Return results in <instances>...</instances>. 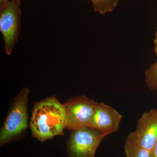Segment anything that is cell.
<instances>
[{
	"label": "cell",
	"mask_w": 157,
	"mask_h": 157,
	"mask_svg": "<svg viewBox=\"0 0 157 157\" xmlns=\"http://www.w3.org/2000/svg\"><path fill=\"white\" fill-rule=\"evenodd\" d=\"M30 128L32 137L41 143L56 136H63L66 128L63 104L54 95L35 103Z\"/></svg>",
	"instance_id": "6da1fadb"
},
{
	"label": "cell",
	"mask_w": 157,
	"mask_h": 157,
	"mask_svg": "<svg viewBox=\"0 0 157 157\" xmlns=\"http://www.w3.org/2000/svg\"><path fill=\"white\" fill-rule=\"evenodd\" d=\"M30 90L24 87L13 102L0 132V146L22 139L27 128L28 103Z\"/></svg>",
	"instance_id": "7a4b0ae2"
},
{
	"label": "cell",
	"mask_w": 157,
	"mask_h": 157,
	"mask_svg": "<svg viewBox=\"0 0 157 157\" xmlns=\"http://www.w3.org/2000/svg\"><path fill=\"white\" fill-rule=\"evenodd\" d=\"M107 136L89 127L72 131L67 141L68 157H95L98 146Z\"/></svg>",
	"instance_id": "3957f363"
},
{
	"label": "cell",
	"mask_w": 157,
	"mask_h": 157,
	"mask_svg": "<svg viewBox=\"0 0 157 157\" xmlns=\"http://www.w3.org/2000/svg\"><path fill=\"white\" fill-rule=\"evenodd\" d=\"M98 102L84 95L71 98L63 104L66 128L74 131L89 127Z\"/></svg>",
	"instance_id": "277c9868"
},
{
	"label": "cell",
	"mask_w": 157,
	"mask_h": 157,
	"mask_svg": "<svg viewBox=\"0 0 157 157\" xmlns=\"http://www.w3.org/2000/svg\"><path fill=\"white\" fill-rule=\"evenodd\" d=\"M20 6L12 2L0 3V31L8 56L12 53L19 36L22 15Z\"/></svg>",
	"instance_id": "5b68a950"
},
{
	"label": "cell",
	"mask_w": 157,
	"mask_h": 157,
	"mask_svg": "<svg viewBox=\"0 0 157 157\" xmlns=\"http://www.w3.org/2000/svg\"><path fill=\"white\" fill-rule=\"evenodd\" d=\"M126 140L150 151L157 141V109L144 113Z\"/></svg>",
	"instance_id": "8992f818"
},
{
	"label": "cell",
	"mask_w": 157,
	"mask_h": 157,
	"mask_svg": "<svg viewBox=\"0 0 157 157\" xmlns=\"http://www.w3.org/2000/svg\"><path fill=\"white\" fill-rule=\"evenodd\" d=\"M122 118V116L115 108L98 103L89 128L108 135L118 130Z\"/></svg>",
	"instance_id": "52a82bcc"
},
{
	"label": "cell",
	"mask_w": 157,
	"mask_h": 157,
	"mask_svg": "<svg viewBox=\"0 0 157 157\" xmlns=\"http://www.w3.org/2000/svg\"><path fill=\"white\" fill-rule=\"evenodd\" d=\"M118 3L119 0H94L92 4L94 11L104 15L112 12Z\"/></svg>",
	"instance_id": "ba28073f"
},
{
	"label": "cell",
	"mask_w": 157,
	"mask_h": 157,
	"mask_svg": "<svg viewBox=\"0 0 157 157\" xmlns=\"http://www.w3.org/2000/svg\"><path fill=\"white\" fill-rule=\"evenodd\" d=\"M125 157H150V151L125 140L124 144Z\"/></svg>",
	"instance_id": "9c48e42d"
},
{
	"label": "cell",
	"mask_w": 157,
	"mask_h": 157,
	"mask_svg": "<svg viewBox=\"0 0 157 157\" xmlns=\"http://www.w3.org/2000/svg\"><path fill=\"white\" fill-rule=\"evenodd\" d=\"M145 82L149 88L152 90H157V61L145 71Z\"/></svg>",
	"instance_id": "30bf717a"
},
{
	"label": "cell",
	"mask_w": 157,
	"mask_h": 157,
	"mask_svg": "<svg viewBox=\"0 0 157 157\" xmlns=\"http://www.w3.org/2000/svg\"><path fill=\"white\" fill-rule=\"evenodd\" d=\"M150 157H157V141L153 147L150 151Z\"/></svg>",
	"instance_id": "8fae6325"
},
{
	"label": "cell",
	"mask_w": 157,
	"mask_h": 157,
	"mask_svg": "<svg viewBox=\"0 0 157 157\" xmlns=\"http://www.w3.org/2000/svg\"><path fill=\"white\" fill-rule=\"evenodd\" d=\"M21 1V0H0V3H6L8 2H12L20 5Z\"/></svg>",
	"instance_id": "7c38bea8"
},
{
	"label": "cell",
	"mask_w": 157,
	"mask_h": 157,
	"mask_svg": "<svg viewBox=\"0 0 157 157\" xmlns=\"http://www.w3.org/2000/svg\"><path fill=\"white\" fill-rule=\"evenodd\" d=\"M154 42L155 45L154 51L155 53L157 56V30L156 31V32L155 35V38L154 40Z\"/></svg>",
	"instance_id": "4fadbf2b"
},
{
	"label": "cell",
	"mask_w": 157,
	"mask_h": 157,
	"mask_svg": "<svg viewBox=\"0 0 157 157\" xmlns=\"http://www.w3.org/2000/svg\"><path fill=\"white\" fill-rule=\"evenodd\" d=\"M90 1L92 3H93V2H94V0H90Z\"/></svg>",
	"instance_id": "5bb4252c"
}]
</instances>
